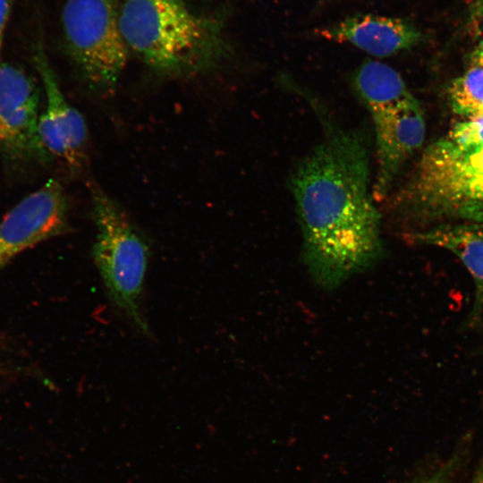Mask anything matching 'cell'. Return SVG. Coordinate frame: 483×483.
<instances>
[{
    "mask_svg": "<svg viewBox=\"0 0 483 483\" xmlns=\"http://www.w3.org/2000/svg\"><path fill=\"white\" fill-rule=\"evenodd\" d=\"M320 119L322 139L297 163L290 186L305 266L313 281L329 290L371 267L383 245L369 138L329 116Z\"/></svg>",
    "mask_w": 483,
    "mask_h": 483,
    "instance_id": "1",
    "label": "cell"
},
{
    "mask_svg": "<svg viewBox=\"0 0 483 483\" xmlns=\"http://www.w3.org/2000/svg\"><path fill=\"white\" fill-rule=\"evenodd\" d=\"M225 18L197 13L185 0L120 2V30L129 52L174 78L205 73L228 57Z\"/></svg>",
    "mask_w": 483,
    "mask_h": 483,
    "instance_id": "2",
    "label": "cell"
},
{
    "mask_svg": "<svg viewBox=\"0 0 483 483\" xmlns=\"http://www.w3.org/2000/svg\"><path fill=\"white\" fill-rule=\"evenodd\" d=\"M97 226L93 257L112 303L143 334L148 326L141 298L149 246L118 204L96 182L89 183Z\"/></svg>",
    "mask_w": 483,
    "mask_h": 483,
    "instance_id": "3",
    "label": "cell"
},
{
    "mask_svg": "<svg viewBox=\"0 0 483 483\" xmlns=\"http://www.w3.org/2000/svg\"><path fill=\"white\" fill-rule=\"evenodd\" d=\"M399 211L419 220L483 222V170L467 166L445 140L423 153L415 174L395 198Z\"/></svg>",
    "mask_w": 483,
    "mask_h": 483,
    "instance_id": "4",
    "label": "cell"
},
{
    "mask_svg": "<svg viewBox=\"0 0 483 483\" xmlns=\"http://www.w3.org/2000/svg\"><path fill=\"white\" fill-rule=\"evenodd\" d=\"M118 0H67L62 28L69 56L90 87L112 93L129 50L119 24Z\"/></svg>",
    "mask_w": 483,
    "mask_h": 483,
    "instance_id": "5",
    "label": "cell"
},
{
    "mask_svg": "<svg viewBox=\"0 0 483 483\" xmlns=\"http://www.w3.org/2000/svg\"><path fill=\"white\" fill-rule=\"evenodd\" d=\"M67 230L66 196L59 182L50 179L1 220L0 269L23 251Z\"/></svg>",
    "mask_w": 483,
    "mask_h": 483,
    "instance_id": "6",
    "label": "cell"
},
{
    "mask_svg": "<svg viewBox=\"0 0 483 483\" xmlns=\"http://www.w3.org/2000/svg\"><path fill=\"white\" fill-rule=\"evenodd\" d=\"M39 90L24 70L0 60V150L15 159H50L38 133Z\"/></svg>",
    "mask_w": 483,
    "mask_h": 483,
    "instance_id": "7",
    "label": "cell"
},
{
    "mask_svg": "<svg viewBox=\"0 0 483 483\" xmlns=\"http://www.w3.org/2000/svg\"><path fill=\"white\" fill-rule=\"evenodd\" d=\"M33 62L47 98L39 115L38 133L50 158L63 162L72 171H80L86 162L88 129L81 114L72 106L58 83L43 45L38 42Z\"/></svg>",
    "mask_w": 483,
    "mask_h": 483,
    "instance_id": "8",
    "label": "cell"
},
{
    "mask_svg": "<svg viewBox=\"0 0 483 483\" xmlns=\"http://www.w3.org/2000/svg\"><path fill=\"white\" fill-rule=\"evenodd\" d=\"M376 138L377 172L372 185L376 201L386 197L403 163L422 144L425 123L413 97L369 111Z\"/></svg>",
    "mask_w": 483,
    "mask_h": 483,
    "instance_id": "9",
    "label": "cell"
},
{
    "mask_svg": "<svg viewBox=\"0 0 483 483\" xmlns=\"http://www.w3.org/2000/svg\"><path fill=\"white\" fill-rule=\"evenodd\" d=\"M326 39L351 44L376 57H386L415 46L419 30L406 21L373 14L345 18L318 29Z\"/></svg>",
    "mask_w": 483,
    "mask_h": 483,
    "instance_id": "10",
    "label": "cell"
},
{
    "mask_svg": "<svg viewBox=\"0 0 483 483\" xmlns=\"http://www.w3.org/2000/svg\"><path fill=\"white\" fill-rule=\"evenodd\" d=\"M411 239L445 249L462 262L476 285L478 312L483 302V222L443 225L416 233Z\"/></svg>",
    "mask_w": 483,
    "mask_h": 483,
    "instance_id": "11",
    "label": "cell"
},
{
    "mask_svg": "<svg viewBox=\"0 0 483 483\" xmlns=\"http://www.w3.org/2000/svg\"><path fill=\"white\" fill-rule=\"evenodd\" d=\"M352 82L368 111L396 105L412 97L400 74L378 61L368 60L361 64Z\"/></svg>",
    "mask_w": 483,
    "mask_h": 483,
    "instance_id": "12",
    "label": "cell"
},
{
    "mask_svg": "<svg viewBox=\"0 0 483 483\" xmlns=\"http://www.w3.org/2000/svg\"><path fill=\"white\" fill-rule=\"evenodd\" d=\"M453 109L461 114L483 116V67L470 69L450 89Z\"/></svg>",
    "mask_w": 483,
    "mask_h": 483,
    "instance_id": "13",
    "label": "cell"
},
{
    "mask_svg": "<svg viewBox=\"0 0 483 483\" xmlns=\"http://www.w3.org/2000/svg\"><path fill=\"white\" fill-rule=\"evenodd\" d=\"M466 447L460 446L443 462L419 472L405 483H454L466 460Z\"/></svg>",
    "mask_w": 483,
    "mask_h": 483,
    "instance_id": "14",
    "label": "cell"
},
{
    "mask_svg": "<svg viewBox=\"0 0 483 483\" xmlns=\"http://www.w3.org/2000/svg\"><path fill=\"white\" fill-rule=\"evenodd\" d=\"M445 140L456 149L470 152L483 147V116L457 123Z\"/></svg>",
    "mask_w": 483,
    "mask_h": 483,
    "instance_id": "15",
    "label": "cell"
},
{
    "mask_svg": "<svg viewBox=\"0 0 483 483\" xmlns=\"http://www.w3.org/2000/svg\"><path fill=\"white\" fill-rule=\"evenodd\" d=\"M14 0H0V53L3 47L5 29L12 13Z\"/></svg>",
    "mask_w": 483,
    "mask_h": 483,
    "instance_id": "16",
    "label": "cell"
},
{
    "mask_svg": "<svg viewBox=\"0 0 483 483\" xmlns=\"http://www.w3.org/2000/svg\"><path fill=\"white\" fill-rule=\"evenodd\" d=\"M470 483H483V458L479 462Z\"/></svg>",
    "mask_w": 483,
    "mask_h": 483,
    "instance_id": "17",
    "label": "cell"
},
{
    "mask_svg": "<svg viewBox=\"0 0 483 483\" xmlns=\"http://www.w3.org/2000/svg\"><path fill=\"white\" fill-rule=\"evenodd\" d=\"M479 63L480 64V66L483 67V47L479 53Z\"/></svg>",
    "mask_w": 483,
    "mask_h": 483,
    "instance_id": "18",
    "label": "cell"
},
{
    "mask_svg": "<svg viewBox=\"0 0 483 483\" xmlns=\"http://www.w3.org/2000/svg\"><path fill=\"white\" fill-rule=\"evenodd\" d=\"M479 4L481 8H483V0H479Z\"/></svg>",
    "mask_w": 483,
    "mask_h": 483,
    "instance_id": "19",
    "label": "cell"
}]
</instances>
